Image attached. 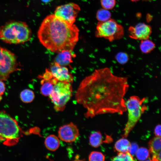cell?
I'll use <instances>...</instances> for the list:
<instances>
[{
  "mask_svg": "<svg viewBox=\"0 0 161 161\" xmlns=\"http://www.w3.org/2000/svg\"><path fill=\"white\" fill-rule=\"evenodd\" d=\"M18 65L15 55L0 46V80H7L10 74L17 70Z\"/></svg>",
  "mask_w": 161,
  "mask_h": 161,
  "instance_id": "obj_8",
  "label": "cell"
},
{
  "mask_svg": "<svg viewBox=\"0 0 161 161\" xmlns=\"http://www.w3.org/2000/svg\"><path fill=\"white\" fill-rule=\"evenodd\" d=\"M128 58L127 54L124 52H120L116 56V59L120 64L126 63L128 61Z\"/></svg>",
  "mask_w": 161,
  "mask_h": 161,
  "instance_id": "obj_26",
  "label": "cell"
},
{
  "mask_svg": "<svg viewBox=\"0 0 161 161\" xmlns=\"http://www.w3.org/2000/svg\"><path fill=\"white\" fill-rule=\"evenodd\" d=\"M35 96L33 92L28 89L23 90L20 94L21 100L25 103H29L32 102L34 99Z\"/></svg>",
  "mask_w": 161,
  "mask_h": 161,
  "instance_id": "obj_20",
  "label": "cell"
},
{
  "mask_svg": "<svg viewBox=\"0 0 161 161\" xmlns=\"http://www.w3.org/2000/svg\"><path fill=\"white\" fill-rule=\"evenodd\" d=\"M138 148V146L137 144L135 143L131 144L129 152L132 156L134 155H135Z\"/></svg>",
  "mask_w": 161,
  "mask_h": 161,
  "instance_id": "obj_27",
  "label": "cell"
},
{
  "mask_svg": "<svg viewBox=\"0 0 161 161\" xmlns=\"http://www.w3.org/2000/svg\"><path fill=\"white\" fill-rule=\"evenodd\" d=\"M155 47V44L149 39L141 40L140 48L143 53H149L153 51Z\"/></svg>",
  "mask_w": 161,
  "mask_h": 161,
  "instance_id": "obj_19",
  "label": "cell"
},
{
  "mask_svg": "<svg viewBox=\"0 0 161 161\" xmlns=\"http://www.w3.org/2000/svg\"><path fill=\"white\" fill-rule=\"evenodd\" d=\"M79 30L53 14L43 21L37 32L41 43L50 51L58 53L63 50L72 52L79 37Z\"/></svg>",
  "mask_w": 161,
  "mask_h": 161,
  "instance_id": "obj_2",
  "label": "cell"
},
{
  "mask_svg": "<svg viewBox=\"0 0 161 161\" xmlns=\"http://www.w3.org/2000/svg\"><path fill=\"white\" fill-rule=\"evenodd\" d=\"M90 145L94 148H97L103 143V137L101 133L99 131L92 132L89 137Z\"/></svg>",
  "mask_w": 161,
  "mask_h": 161,
  "instance_id": "obj_18",
  "label": "cell"
},
{
  "mask_svg": "<svg viewBox=\"0 0 161 161\" xmlns=\"http://www.w3.org/2000/svg\"><path fill=\"white\" fill-rule=\"evenodd\" d=\"M20 134V129L16 120L4 112H0V140H18Z\"/></svg>",
  "mask_w": 161,
  "mask_h": 161,
  "instance_id": "obj_7",
  "label": "cell"
},
{
  "mask_svg": "<svg viewBox=\"0 0 161 161\" xmlns=\"http://www.w3.org/2000/svg\"><path fill=\"white\" fill-rule=\"evenodd\" d=\"M145 99H141L137 96H132L125 101V104L128 112V119L123 134L126 137L147 109L144 103Z\"/></svg>",
  "mask_w": 161,
  "mask_h": 161,
  "instance_id": "obj_4",
  "label": "cell"
},
{
  "mask_svg": "<svg viewBox=\"0 0 161 161\" xmlns=\"http://www.w3.org/2000/svg\"><path fill=\"white\" fill-rule=\"evenodd\" d=\"M124 34L123 26L111 18L105 21H99L95 32L96 37L103 38L111 42L122 38Z\"/></svg>",
  "mask_w": 161,
  "mask_h": 161,
  "instance_id": "obj_6",
  "label": "cell"
},
{
  "mask_svg": "<svg viewBox=\"0 0 161 161\" xmlns=\"http://www.w3.org/2000/svg\"><path fill=\"white\" fill-rule=\"evenodd\" d=\"M131 143L125 137H123L118 140L115 143V149L119 152H129Z\"/></svg>",
  "mask_w": 161,
  "mask_h": 161,
  "instance_id": "obj_16",
  "label": "cell"
},
{
  "mask_svg": "<svg viewBox=\"0 0 161 161\" xmlns=\"http://www.w3.org/2000/svg\"><path fill=\"white\" fill-rule=\"evenodd\" d=\"M5 90V84L2 80H0V95L1 96L3 94Z\"/></svg>",
  "mask_w": 161,
  "mask_h": 161,
  "instance_id": "obj_29",
  "label": "cell"
},
{
  "mask_svg": "<svg viewBox=\"0 0 161 161\" xmlns=\"http://www.w3.org/2000/svg\"><path fill=\"white\" fill-rule=\"evenodd\" d=\"M58 81L56 78L49 80H41V86L40 91L41 94L45 96H49L52 91L54 85Z\"/></svg>",
  "mask_w": 161,
  "mask_h": 161,
  "instance_id": "obj_14",
  "label": "cell"
},
{
  "mask_svg": "<svg viewBox=\"0 0 161 161\" xmlns=\"http://www.w3.org/2000/svg\"><path fill=\"white\" fill-rule=\"evenodd\" d=\"M129 87L127 77L115 75L109 68H101L82 80L75 98L86 109L87 118L106 113L121 114L126 111L124 97Z\"/></svg>",
  "mask_w": 161,
  "mask_h": 161,
  "instance_id": "obj_1",
  "label": "cell"
},
{
  "mask_svg": "<svg viewBox=\"0 0 161 161\" xmlns=\"http://www.w3.org/2000/svg\"><path fill=\"white\" fill-rule=\"evenodd\" d=\"M139 0H131V1H134V2L137 1H138Z\"/></svg>",
  "mask_w": 161,
  "mask_h": 161,
  "instance_id": "obj_31",
  "label": "cell"
},
{
  "mask_svg": "<svg viewBox=\"0 0 161 161\" xmlns=\"http://www.w3.org/2000/svg\"><path fill=\"white\" fill-rule=\"evenodd\" d=\"M137 159L139 160H147L149 158V151L144 147L139 148L136 154Z\"/></svg>",
  "mask_w": 161,
  "mask_h": 161,
  "instance_id": "obj_23",
  "label": "cell"
},
{
  "mask_svg": "<svg viewBox=\"0 0 161 161\" xmlns=\"http://www.w3.org/2000/svg\"><path fill=\"white\" fill-rule=\"evenodd\" d=\"M79 135L77 126L72 122L61 126L58 131L59 138L66 143L74 142Z\"/></svg>",
  "mask_w": 161,
  "mask_h": 161,
  "instance_id": "obj_10",
  "label": "cell"
},
{
  "mask_svg": "<svg viewBox=\"0 0 161 161\" xmlns=\"http://www.w3.org/2000/svg\"><path fill=\"white\" fill-rule=\"evenodd\" d=\"M50 71L53 76L58 81L72 83L73 81V77L69 72L68 68L54 62L50 66Z\"/></svg>",
  "mask_w": 161,
  "mask_h": 161,
  "instance_id": "obj_12",
  "label": "cell"
},
{
  "mask_svg": "<svg viewBox=\"0 0 161 161\" xmlns=\"http://www.w3.org/2000/svg\"><path fill=\"white\" fill-rule=\"evenodd\" d=\"M88 159L90 161H103L105 160V157L100 152L93 151L90 154Z\"/></svg>",
  "mask_w": 161,
  "mask_h": 161,
  "instance_id": "obj_24",
  "label": "cell"
},
{
  "mask_svg": "<svg viewBox=\"0 0 161 161\" xmlns=\"http://www.w3.org/2000/svg\"><path fill=\"white\" fill-rule=\"evenodd\" d=\"M161 137L156 136L149 142V151L152 156L157 155L161 153Z\"/></svg>",
  "mask_w": 161,
  "mask_h": 161,
  "instance_id": "obj_17",
  "label": "cell"
},
{
  "mask_svg": "<svg viewBox=\"0 0 161 161\" xmlns=\"http://www.w3.org/2000/svg\"><path fill=\"white\" fill-rule=\"evenodd\" d=\"M129 37L132 39L142 40L149 39L152 32L151 26L143 23L131 26L129 29Z\"/></svg>",
  "mask_w": 161,
  "mask_h": 161,
  "instance_id": "obj_11",
  "label": "cell"
},
{
  "mask_svg": "<svg viewBox=\"0 0 161 161\" xmlns=\"http://www.w3.org/2000/svg\"><path fill=\"white\" fill-rule=\"evenodd\" d=\"M44 144L47 149L54 151L59 147L60 142L57 136L54 134H50L45 138Z\"/></svg>",
  "mask_w": 161,
  "mask_h": 161,
  "instance_id": "obj_15",
  "label": "cell"
},
{
  "mask_svg": "<svg viewBox=\"0 0 161 161\" xmlns=\"http://www.w3.org/2000/svg\"><path fill=\"white\" fill-rule=\"evenodd\" d=\"M2 97H1V96L0 95V101H1V100L2 99Z\"/></svg>",
  "mask_w": 161,
  "mask_h": 161,
  "instance_id": "obj_33",
  "label": "cell"
},
{
  "mask_svg": "<svg viewBox=\"0 0 161 161\" xmlns=\"http://www.w3.org/2000/svg\"><path fill=\"white\" fill-rule=\"evenodd\" d=\"M80 9L77 4L70 3L57 7L54 14L59 18L72 25L75 22Z\"/></svg>",
  "mask_w": 161,
  "mask_h": 161,
  "instance_id": "obj_9",
  "label": "cell"
},
{
  "mask_svg": "<svg viewBox=\"0 0 161 161\" xmlns=\"http://www.w3.org/2000/svg\"><path fill=\"white\" fill-rule=\"evenodd\" d=\"M154 134L157 137H161V125H157L154 129Z\"/></svg>",
  "mask_w": 161,
  "mask_h": 161,
  "instance_id": "obj_28",
  "label": "cell"
},
{
  "mask_svg": "<svg viewBox=\"0 0 161 161\" xmlns=\"http://www.w3.org/2000/svg\"><path fill=\"white\" fill-rule=\"evenodd\" d=\"M72 88L70 83L58 81L54 85L49 96L54 104L55 111L61 112L64 110L72 96Z\"/></svg>",
  "mask_w": 161,
  "mask_h": 161,
  "instance_id": "obj_5",
  "label": "cell"
},
{
  "mask_svg": "<svg viewBox=\"0 0 161 161\" xmlns=\"http://www.w3.org/2000/svg\"><path fill=\"white\" fill-rule=\"evenodd\" d=\"M31 35L30 28L22 21H11L0 27V39L7 43L23 44L29 41Z\"/></svg>",
  "mask_w": 161,
  "mask_h": 161,
  "instance_id": "obj_3",
  "label": "cell"
},
{
  "mask_svg": "<svg viewBox=\"0 0 161 161\" xmlns=\"http://www.w3.org/2000/svg\"><path fill=\"white\" fill-rule=\"evenodd\" d=\"M142 0L144 1H148L151 0Z\"/></svg>",
  "mask_w": 161,
  "mask_h": 161,
  "instance_id": "obj_32",
  "label": "cell"
},
{
  "mask_svg": "<svg viewBox=\"0 0 161 161\" xmlns=\"http://www.w3.org/2000/svg\"><path fill=\"white\" fill-rule=\"evenodd\" d=\"M113 161H133L134 160L132 155L128 151L126 152H119L117 155L113 157Z\"/></svg>",
  "mask_w": 161,
  "mask_h": 161,
  "instance_id": "obj_22",
  "label": "cell"
},
{
  "mask_svg": "<svg viewBox=\"0 0 161 161\" xmlns=\"http://www.w3.org/2000/svg\"><path fill=\"white\" fill-rule=\"evenodd\" d=\"M71 51L63 50L58 53L55 58V62L61 66H66L72 62V57L75 56Z\"/></svg>",
  "mask_w": 161,
  "mask_h": 161,
  "instance_id": "obj_13",
  "label": "cell"
},
{
  "mask_svg": "<svg viewBox=\"0 0 161 161\" xmlns=\"http://www.w3.org/2000/svg\"><path fill=\"white\" fill-rule=\"evenodd\" d=\"M100 2L103 8L109 10L113 9L116 4V0H100Z\"/></svg>",
  "mask_w": 161,
  "mask_h": 161,
  "instance_id": "obj_25",
  "label": "cell"
},
{
  "mask_svg": "<svg viewBox=\"0 0 161 161\" xmlns=\"http://www.w3.org/2000/svg\"><path fill=\"white\" fill-rule=\"evenodd\" d=\"M96 16L97 19L99 22H104L111 18L112 16L109 10L102 8L97 11Z\"/></svg>",
  "mask_w": 161,
  "mask_h": 161,
  "instance_id": "obj_21",
  "label": "cell"
},
{
  "mask_svg": "<svg viewBox=\"0 0 161 161\" xmlns=\"http://www.w3.org/2000/svg\"><path fill=\"white\" fill-rule=\"evenodd\" d=\"M42 2H44V3L47 4L48 3L52 1L53 0H41Z\"/></svg>",
  "mask_w": 161,
  "mask_h": 161,
  "instance_id": "obj_30",
  "label": "cell"
}]
</instances>
